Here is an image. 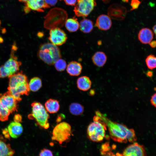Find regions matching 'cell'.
Listing matches in <instances>:
<instances>
[{
  "label": "cell",
  "instance_id": "cell-1",
  "mask_svg": "<svg viewBox=\"0 0 156 156\" xmlns=\"http://www.w3.org/2000/svg\"><path fill=\"white\" fill-rule=\"evenodd\" d=\"M95 114L103 122L108 128L111 138L114 141L120 143L133 142L137 137L133 129H129L126 125L112 121L99 111Z\"/></svg>",
  "mask_w": 156,
  "mask_h": 156
},
{
  "label": "cell",
  "instance_id": "cell-2",
  "mask_svg": "<svg viewBox=\"0 0 156 156\" xmlns=\"http://www.w3.org/2000/svg\"><path fill=\"white\" fill-rule=\"evenodd\" d=\"M9 78L8 91L18 102L21 100V95H29L30 90L28 78L22 72L14 74Z\"/></svg>",
  "mask_w": 156,
  "mask_h": 156
},
{
  "label": "cell",
  "instance_id": "cell-3",
  "mask_svg": "<svg viewBox=\"0 0 156 156\" xmlns=\"http://www.w3.org/2000/svg\"><path fill=\"white\" fill-rule=\"evenodd\" d=\"M37 55L40 60L50 65L54 64L58 60L62 57L59 48L49 42L44 43L40 46Z\"/></svg>",
  "mask_w": 156,
  "mask_h": 156
},
{
  "label": "cell",
  "instance_id": "cell-4",
  "mask_svg": "<svg viewBox=\"0 0 156 156\" xmlns=\"http://www.w3.org/2000/svg\"><path fill=\"white\" fill-rule=\"evenodd\" d=\"M31 105L32 112L28 115V118L34 119L40 127L45 129H48L49 126L48 121L49 116L45 107L41 103L36 101L32 103Z\"/></svg>",
  "mask_w": 156,
  "mask_h": 156
},
{
  "label": "cell",
  "instance_id": "cell-5",
  "mask_svg": "<svg viewBox=\"0 0 156 156\" xmlns=\"http://www.w3.org/2000/svg\"><path fill=\"white\" fill-rule=\"evenodd\" d=\"M107 127L106 124L95 115L93 118V122L89 125L87 128L88 138L94 142L102 141L105 137Z\"/></svg>",
  "mask_w": 156,
  "mask_h": 156
},
{
  "label": "cell",
  "instance_id": "cell-6",
  "mask_svg": "<svg viewBox=\"0 0 156 156\" xmlns=\"http://www.w3.org/2000/svg\"><path fill=\"white\" fill-rule=\"evenodd\" d=\"M52 135V140L57 142L62 146L65 145L71 138L72 135L71 127L66 122H61L54 128Z\"/></svg>",
  "mask_w": 156,
  "mask_h": 156
},
{
  "label": "cell",
  "instance_id": "cell-7",
  "mask_svg": "<svg viewBox=\"0 0 156 156\" xmlns=\"http://www.w3.org/2000/svg\"><path fill=\"white\" fill-rule=\"evenodd\" d=\"M96 5L95 0H77L74 11L77 16L85 17L89 15Z\"/></svg>",
  "mask_w": 156,
  "mask_h": 156
},
{
  "label": "cell",
  "instance_id": "cell-8",
  "mask_svg": "<svg viewBox=\"0 0 156 156\" xmlns=\"http://www.w3.org/2000/svg\"><path fill=\"white\" fill-rule=\"evenodd\" d=\"M144 147L137 142H135L127 146L122 153H118L116 156H146Z\"/></svg>",
  "mask_w": 156,
  "mask_h": 156
},
{
  "label": "cell",
  "instance_id": "cell-9",
  "mask_svg": "<svg viewBox=\"0 0 156 156\" xmlns=\"http://www.w3.org/2000/svg\"><path fill=\"white\" fill-rule=\"evenodd\" d=\"M67 38L65 33L60 28L50 29L48 39L53 44L57 46L61 45L65 43Z\"/></svg>",
  "mask_w": 156,
  "mask_h": 156
},
{
  "label": "cell",
  "instance_id": "cell-10",
  "mask_svg": "<svg viewBox=\"0 0 156 156\" xmlns=\"http://www.w3.org/2000/svg\"><path fill=\"white\" fill-rule=\"evenodd\" d=\"M127 12V9L125 7L117 3L112 4L107 10L108 15L110 18L118 21L124 19Z\"/></svg>",
  "mask_w": 156,
  "mask_h": 156
},
{
  "label": "cell",
  "instance_id": "cell-11",
  "mask_svg": "<svg viewBox=\"0 0 156 156\" xmlns=\"http://www.w3.org/2000/svg\"><path fill=\"white\" fill-rule=\"evenodd\" d=\"M24 10L26 13L31 10L43 12L44 9L49 8L44 0H28L25 3Z\"/></svg>",
  "mask_w": 156,
  "mask_h": 156
},
{
  "label": "cell",
  "instance_id": "cell-12",
  "mask_svg": "<svg viewBox=\"0 0 156 156\" xmlns=\"http://www.w3.org/2000/svg\"><path fill=\"white\" fill-rule=\"evenodd\" d=\"M0 101L10 111L11 113L17 111L18 101L8 91L0 94Z\"/></svg>",
  "mask_w": 156,
  "mask_h": 156
},
{
  "label": "cell",
  "instance_id": "cell-13",
  "mask_svg": "<svg viewBox=\"0 0 156 156\" xmlns=\"http://www.w3.org/2000/svg\"><path fill=\"white\" fill-rule=\"evenodd\" d=\"M112 24L110 17L106 14H102L97 18L95 26L100 30L106 31L111 28Z\"/></svg>",
  "mask_w": 156,
  "mask_h": 156
},
{
  "label": "cell",
  "instance_id": "cell-14",
  "mask_svg": "<svg viewBox=\"0 0 156 156\" xmlns=\"http://www.w3.org/2000/svg\"><path fill=\"white\" fill-rule=\"evenodd\" d=\"M14 53H11V57L5 64L4 68L11 76L19 70L21 62L16 60Z\"/></svg>",
  "mask_w": 156,
  "mask_h": 156
},
{
  "label": "cell",
  "instance_id": "cell-15",
  "mask_svg": "<svg viewBox=\"0 0 156 156\" xmlns=\"http://www.w3.org/2000/svg\"><path fill=\"white\" fill-rule=\"evenodd\" d=\"M8 129L10 136L13 138H17L23 133V128L20 122H12L8 125Z\"/></svg>",
  "mask_w": 156,
  "mask_h": 156
},
{
  "label": "cell",
  "instance_id": "cell-16",
  "mask_svg": "<svg viewBox=\"0 0 156 156\" xmlns=\"http://www.w3.org/2000/svg\"><path fill=\"white\" fill-rule=\"evenodd\" d=\"M14 151L10 144L1 135H0V156H13Z\"/></svg>",
  "mask_w": 156,
  "mask_h": 156
},
{
  "label": "cell",
  "instance_id": "cell-17",
  "mask_svg": "<svg viewBox=\"0 0 156 156\" xmlns=\"http://www.w3.org/2000/svg\"><path fill=\"white\" fill-rule=\"evenodd\" d=\"M153 37V34L150 29L145 28L142 29L139 31L138 38L140 41L143 44H149Z\"/></svg>",
  "mask_w": 156,
  "mask_h": 156
},
{
  "label": "cell",
  "instance_id": "cell-18",
  "mask_svg": "<svg viewBox=\"0 0 156 156\" xmlns=\"http://www.w3.org/2000/svg\"><path fill=\"white\" fill-rule=\"evenodd\" d=\"M82 66L79 62L75 61L70 62L66 67L67 73L72 76H77L81 72Z\"/></svg>",
  "mask_w": 156,
  "mask_h": 156
},
{
  "label": "cell",
  "instance_id": "cell-19",
  "mask_svg": "<svg viewBox=\"0 0 156 156\" xmlns=\"http://www.w3.org/2000/svg\"><path fill=\"white\" fill-rule=\"evenodd\" d=\"M107 57L105 53L101 51L95 52L92 56V60L93 64L99 67L103 66L107 61Z\"/></svg>",
  "mask_w": 156,
  "mask_h": 156
},
{
  "label": "cell",
  "instance_id": "cell-20",
  "mask_svg": "<svg viewBox=\"0 0 156 156\" xmlns=\"http://www.w3.org/2000/svg\"><path fill=\"white\" fill-rule=\"evenodd\" d=\"M77 83L79 89L82 91H86L90 88L92 82L88 77L84 76L78 79Z\"/></svg>",
  "mask_w": 156,
  "mask_h": 156
},
{
  "label": "cell",
  "instance_id": "cell-21",
  "mask_svg": "<svg viewBox=\"0 0 156 156\" xmlns=\"http://www.w3.org/2000/svg\"><path fill=\"white\" fill-rule=\"evenodd\" d=\"M60 105L59 101L57 100L49 99L45 103V108L46 110L50 113L57 112L60 109Z\"/></svg>",
  "mask_w": 156,
  "mask_h": 156
},
{
  "label": "cell",
  "instance_id": "cell-22",
  "mask_svg": "<svg viewBox=\"0 0 156 156\" xmlns=\"http://www.w3.org/2000/svg\"><path fill=\"white\" fill-rule=\"evenodd\" d=\"M79 24L80 30L84 33H89L93 29V23L89 19L84 18L81 21Z\"/></svg>",
  "mask_w": 156,
  "mask_h": 156
},
{
  "label": "cell",
  "instance_id": "cell-23",
  "mask_svg": "<svg viewBox=\"0 0 156 156\" xmlns=\"http://www.w3.org/2000/svg\"><path fill=\"white\" fill-rule=\"evenodd\" d=\"M65 26L68 31L73 32L78 30L79 24L77 19L73 18L67 19L66 21Z\"/></svg>",
  "mask_w": 156,
  "mask_h": 156
},
{
  "label": "cell",
  "instance_id": "cell-24",
  "mask_svg": "<svg viewBox=\"0 0 156 156\" xmlns=\"http://www.w3.org/2000/svg\"><path fill=\"white\" fill-rule=\"evenodd\" d=\"M30 90L36 92L38 91L42 86V82L41 79L38 77L31 78L28 83Z\"/></svg>",
  "mask_w": 156,
  "mask_h": 156
},
{
  "label": "cell",
  "instance_id": "cell-25",
  "mask_svg": "<svg viewBox=\"0 0 156 156\" xmlns=\"http://www.w3.org/2000/svg\"><path fill=\"white\" fill-rule=\"evenodd\" d=\"M69 110L70 112L73 115L79 116L83 113L84 107L82 105L79 103H73L70 105Z\"/></svg>",
  "mask_w": 156,
  "mask_h": 156
},
{
  "label": "cell",
  "instance_id": "cell-26",
  "mask_svg": "<svg viewBox=\"0 0 156 156\" xmlns=\"http://www.w3.org/2000/svg\"><path fill=\"white\" fill-rule=\"evenodd\" d=\"M11 113L10 111L0 101V120L2 121L7 120Z\"/></svg>",
  "mask_w": 156,
  "mask_h": 156
},
{
  "label": "cell",
  "instance_id": "cell-27",
  "mask_svg": "<svg viewBox=\"0 0 156 156\" xmlns=\"http://www.w3.org/2000/svg\"><path fill=\"white\" fill-rule=\"evenodd\" d=\"M100 153L103 156H116L112 152L108 142H106L102 145Z\"/></svg>",
  "mask_w": 156,
  "mask_h": 156
},
{
  "label": "cell",
  "instance_id": "cell-28",
  "mask_svg": "<svg viewBox=\"0 0 156 156\" xmlns=\"http://www.w3.org/2000/svg\"><path fill=\"white\" fill-rule=\"evenodd\" d=\"M145 61L149 69L152 70L156 68V57L154 55H149L146 57Z\"/></svg>",
  "mask_w": 156,
  "mask_h": 156
},
{
  "label": "cell",
  "instance_id": "cell-29",
  "mask_svg": "<svg viewBox=\"0 0 156 156\" xmlns=\"http://www.w3.org/2000/svg\"><path fill=\"white\" fill-rule=\"evenodd\" d=\"M56 69L58 71H62L64 70L67 66L66 61L61 58L58 60L54 64Z\"/></svg>",
  "mask_w": 156,
  "mask_h": 156
},
{
  "label": "cell",
  "instance_id": "cell-30",
  "mask_svg": "<svg viewBox=\"0 0 156 156\" xmlns=\"http://www.w3.org/2000/svg\"><path fill=\"white\" fill-rule=\"evenodd\" d=\"M124 2L127 3L129 0H122ZM141 3L139 0H131L130 5L131 7V10L137 9Z\"/></svg>",
  "mask_w": 156,
  "mask_h": 156
},
{
  "label": "cell",
  "instance_id": "cell-31",
  "mask_svg": "<svg viewBox=\"0 0 156 156\" xmlns=\"http://www.w3.org/2000/svg\"><path fill=\"white\" fill-rule=\"evenodd\" d=\"M11 76L10 74L5 69L3 65L0 67V78H3L6 77L9 78Z\"/></svg>",
  "mask_w": 156,
  "mask_h": 156
},
{
  "label": "cell",
  "instance_id": "cell-32",
  "mask_svg": "<svg viewBox=\"0 0 156 156\" xmlns=\"http://www.w3.org/2000/svg\"><path fill=\"white\" fill-rule=\"evenodd\" d=\"M39 156H53L52 152L50 150L43 148L40 151Z\"/></svg>",
  "mask_w": 156,
  "mask_h": 156
},
{
  "label": "cell",
  "instance_id": "cell-33",
  "mask_svg": "<svg viewBox=\"0 0 156 156\" xmlns=\"http://www.w3.org/2000/svg\"><path fill=\"white\" fill-rule=\"evenodd\" d=\"M45 2L49 6H53L57 3L58 0H44Z\"/></svg>",
  "mask_w": 156,
  "mask_h": 156
},
{
  "label": "cell",
  "instance_id": "cell-34",
  "mask_svg": "<svg viewBox=\"0 0 156 156\" xmlns=\"http://www.w3.org/2000/svg\"><path fill=\"white\" fill-rule=\"evenodd\" d=\"M66 4L75 6L77 0H64Z\"/></svg>",
  "mask_w": 156,
  "mask_h": 156
},
{
  "label": "cell",
  "instance_id": "cell-35",
  "mask_svg": "<svg viewBox=\"0 0 156 156\" xmlns=\"http://www.w3.org/2000/svg\"><path fill=\"white\" fill-rule=\"evenodd\" d=\"M150 101L151 104L156 108V93L152 96Z\"/></svg>",
  "mask_w": 156,
  "mask_h": 156
},
{
  "label": "cell",
  "instance_id": "cell-36",
  "mask_svg": "<svg viewBox=\"0 0 156 156\" xmlns=\"http://www.w3.org/2000/svg\"><path fill=\"white\" fill-rule=\"evenodd\" d=\"M22 117L19 114H16L14 115V121L20 122L22 120Z\"/></svg>",
  "mask_w": 156,
  "mask_h": 156
},
{
  "label": "cell",
  "instance_id": "cell-37",
  "mask_svg": "<svg viewBox=\"0 0 156 156\" xmlns=\"http://www.w3.org/2000/svg\"><path fill=\"white\" fill-rule=\"evenodd\" d=\"M2 133L4 135L5 138L6 139H9L10 136L8 131V129L5 128L3 130Z\"/></svg>",
  "mask_w": 156,
  "mask_h": 156
},
{
  "label": "cell",
  "instance_id": "cell-38",
  "mask_svg": "<svg viewBox=\"0 0 156 156\" xmlns=\"http://www.w3.org/2000/svg\"><path fill=\"white\" fill-rule=\"evenodd\" d=\"M149 44L152 47L155 48L156 47V41H153L151 42Z\"/></svg>",
  "mask_w": 156,
  "mask_h": 156
},
{
  "label": "cell",
  "instance_id": "cell-39",
  "mask_svg": "<svg viewBox=\"0 0 156 156\" xmlns=\"http://www.w3.org/2000/svg\"><path fill=\"white\" fill-rule=\"evenodd\" d=\"M17 49L16 46L14 45H13L12 47V50L15 51H16Z\"/></svg>",
  "mask_w": 156,
  "mask_h": 156
},
{
  "label": "cell",
  "instance_id": "cell-40",
  "mask_svg": "<svg viewBox=\"0 0 156 156\" xmlns=\"http://www.w3.org/2000/svg\"><path fill=\"white\" fill-rule=\"evenodd\" d=\"M153 29L156 36V24L153 27Z\"/></svg>",
  "mask_w": 156,
  "mask_h": 156
},
{
  "label": "cell",
  "instance_id": "cell-41",
  "mask_svg": "<svg viewBox=\"0 0 156 156\" xmlns=\"http://www.w3.org/2000/svg\"><path fill=\"white\" fill-rule=\"evenodd\" d=\"M102 1L105 3H109L110 0H102Z\"/></svg>",
  "mask_w": 156,
  "mask_h": 156
},
{
  "label": "cell",
  "instance_id": "cell-42",
  "mask_svg": "<svg viewBox=\"0 0 156 156\" xmlns=\"http://www.w3.org/2000/svg\"><path fill=\"white\" fill-rule=\"evenodd\" d=\"M19 1L21 2H26L28 0H18Z\"/></svg>",
  "mask_w": 156,
  "mask_h": 156
},
{
  "label": "cell",
  "instance_id": "cell-43",
  "mask_svg": "<svg viewBox=\"0 0 156 156\" xmlns=\"http://www.w3.org/2000/svg\"><path fill=\"white\" fill-rule=\"evenodd\" d=\"M3 42V39L2 38L0 37V43H2Z\"/></svg>",
  "mask_w": 156,
  "mask_h": 156
},
{
  "label": "cell",
  "instance_id": "cell-44",
  "mask_svg": "<svg viewBox=\"0 0 156 156\" xmlns=\"http://www.w3.org/2000/svg\"></svg>",
  "mask_w": 156,
  "mask_h": 156
}]
</instances>
